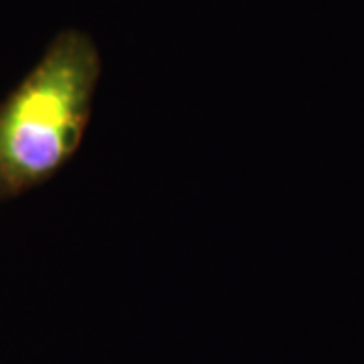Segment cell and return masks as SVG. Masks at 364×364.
<instances>
[{
	"label": "cell",
	"instance_id": "1",
	"mask_svg": "<svg viewBox=\"0 0 364 364\" xmlns=\"http://www.w3.org/2000/svg\"><path fill=\"white\" fill-rule=\"evenodd\" d=\"M102 55L65 28L0 102V203L39 188L75 158L93 114Z\"/></svg>",
	"mask_w": 364,
	"mask_h": 364
}]
</instances>
